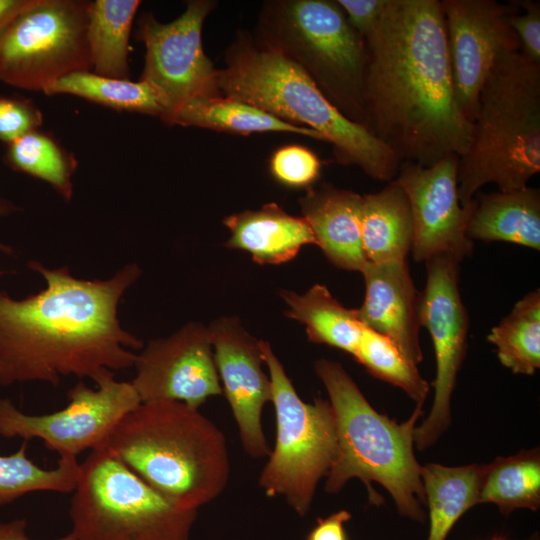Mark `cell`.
<instances>
[{
    "instance_id": "1",
    "label": "cell",
    "mask_w": 540,
    "mask_h": 540,
    "mask_svg": "<svg viewBox=\"0 0 540 540\" xmlns=\"http://www.w3.org/2000/svg\"><path fill=\"white\" fill-rule=\"evenodd\" d=\"M363 39L364 127L401 162L465 154L473 124L456 101L441 1L389 0Z\"/></svg>"
},
{
    "instance_id": "2",
    "label": "cell",
    "mask_w": 540,
    "mask_h": 540,
    "mask_svg": "<svg viewBox=\"0 0 540 540\" xmlns=\"http://www.w3.org/2000/svg\"><path fill=\"white\" fill-rule=\"evenodd\" d=\"M30 269L46 288L23 299L0 290V385L41 381L57 386L62 376L94 379L104 368L134 366L143 342L124 330L117 308L140 268L128 264L107 280L74 277L67 267Z\"/></svg>"
},
{
    "instance_id": "3",
    "label": "cell",
    "mask_w": 540,
    "mask_h": 540,
    "mask_svg": "<svg viewBox=\"0 0 540 540\" xmlns=\"http://www.w3.org/2000/svg\"><path fill=\"white\" fill-rule=\"evenodd\" d=\"M217 71L219 95L238 99L331 143L338 162L355 165L377 181L391 182L397 155L364 126L346 118L292 59L265 40L240 36Z\"/></svg>"
},
{
    "instance_id": "4",
    "label": "cell",
    "mask_w": 540,
    "mask_h": 540,
    "mask_svg": "<svg viewBox=\"0 0 540 540\" xmlns=\"http://www.w3.org/2000/svg\"><path fill=\"white\" fill-rule=\"evenodd\" d=\"M129 469L173 504L198 510L226 488L230 460L223 432L183 402L141 403L105 443Z\"/></svg>"
},
{
    "instance_id": "5",
    "label": "cell",
    "mask_w": 540,
    "mask_h": 540,
    "mask_svg": "<svg viewBox=\"0 0 540 540\" xmlns=\"http://www.w3.org/2000/svg\"><path fill=\"white\" fill-rule=\"evenodd\" d=\"M315 371L327 390L337 433V453L326 475L325 491L336 494L350 479L358 478L370 502L378 505L382 499L372 488V482H377L389 492L401 515L425 520L422 466L414 453L422 406L417 405L406 421L398 423L371 406L340 363L319 359Z\"/></svg>"
},
{
    "instance_id": "6",
    "label": "cell",
    "mask_w": 540,
    "mask_h": 540,
    "mask_svg": "<svg viewBox=\"0 0 540 540\" xmlns=\"http://www.w3.org/2000/svg\"><path fill=\"white\" fill-rule=\"evenodd\" d=\"M540 171V63L521 51L501 54L480 91L468 150L459 157L458 194L470 208L485 184L528 186Z\"/></svg>"
},
{
    "instance_id": "7",
    "label": "cell",
    "mask_w": 540,
    "mask_h": 540,
    "mask_svg": "<svg viewBox=\"0 0 540 540\" xmlns=\"http://www.w3.org/2000/svg\"><path fill=\"white\" fill-rule=\"evenodd\" d=\"M261 22L262 39L297 63L346 118L364 126V39L336 1L270 2Z\"/></svg>"
},
{
    "instance_id": "8",
    "label": "cell",
    "mask_w": 540,
    "mask_h": 540,
    "mask_svg": "<svg viewBox=\"0 0 540 540\" xmlns=\"http://www.w3.org/2000/svg\"><path fill=\"white\" fill-rule=\"evenodd\" d=\"M197 515L163 497L105 445L80 464L69 508L76 540H190Z\"/></svg>"
},
{
    "instance_id": "9",
    "label": "cell",
    "mask_w": 540,
    "mask_h": 540,
    "mask_svg": "<svg viewBox=\"0 0 540 540\" xmlns=\"http://www.w3.org/2000/svg\"><path fill=\"white\" fill-rule=\"evenodd\" d=\"M269 371L276 418L273 450L259 485L269 497L282 496L300 516L310 510L317 485L326 477L337 453V433L328 400L304 402L295 390L271 345L259 340Z\"/></svg>"
},
{
    "instance_id": "10",
    "label": "cell",
    "mask_w": 540,
    "mask_h": 540,
    "mask_svg": "<svg viewBox=\"0 0 540 540\" xmlns=\"http://www.w3.org/2000/svg\"><path fill=\"white\" fill-rule=\"evenodd\" d=\"M90 2L32 0L0 33V81L43 92L63 76L91 71Z\"/></svg>"
},
{
    "instance_id": "11",
    "label": "cell",
    "mask_w": 540,
    "mask_h": 540,
    "mask_svg": "<svg viewBox=\"0 0 540 540\" xmlns=\"http://www.w3.org/2000/svg\"><path fill=\"white\" fill-rule=\"evenodd\" d=\"M93 389L78 382L67 392L68 404L48 414H26L0 397V435L24 441L40 439L60 456L77 457L105 443L118 422L141 404L131 382L117 381L102 369Z\"/></svg>"
},
{
    "instance_id": "12",
    "label": "cell",
    "mask_w": 540,
    "mask_h": 540,
    "mask_svg": "<svg viewBox=\"0 0 540 540\" xmlns=\"http://www.w3.org/2000/svg\"><path fill=\"white\" fill-rule=\"evenodd\" d=\"M427 279L419 296L420 326L431 336L436 378L431 410L414 432L415 447L423 451L437 442L451 422V398L467 350L468 312L459 290V262L448 255L425 262Z\"/></svg>"
},
{
    "instance_id": "13",
    "label": "cell",
    "mask_w": 540,
    "mask_h": 540,
    "mask_svg": "<svg viewBox=\"0 0 540 540\" xmlns=\"http://www.w3.org/2000/svg\"><path fill=\"white\" fill-rule=\"evenodd\" d=\"M208 0L188 2L185 11L169 23H161L151 13L139 19L136 38L146 49L140 80L152 85L171 115L189 100L218 94L217 69L202 46L203 23L214 8Z\"/></svg>"
},
{
    "instance_id": "14",
    "label": "cell",
    "mask_w": 540,
    "mask_h": 540,
    "mask_svg": "<svg viewBox=\"0 0 540 540\" xmlns=\"http://www.w3.org/2000/svg\"><path fill=\"white\" fill-rule=\"evenodd\" d=\"M456 101L473 124L483 84L496 59L521 51L508 18L520 11L515 1H441Z\"/></svg>"
},
{
    "instance_id": "15",
    "label": "cell",
    "mask_w": 540,
    "mask_h": 540,
    "mask_svg": "<svg viewBox=\"0 0 540 540\" xmlns=\"http://www.w3.org/2000/svg\"><path fill=\"white\" fill-rule=\"evenodd\" d=\"M459 156L450 154L432 166L401 162L392 180L406 194L413 218V258L417 262L448 255L460 263L473 251L467 235L470 208L458 194Z\"/></svg>"
},
{
    "instance_id": "16",
    "label": "cell",
    "mask_w": 540,
    "mask_h": 540,
    "mask_svg": "<svg viewBox=\"0 0 540 540\" xmlns=\"http://www.w3.org/2000/svg\"><path fill=\"white\" fill-rule=\"evenodd\" d=\"M131 384L141 403L171 400L199 408L222 394L209 328L189 323L136 354Z\"/></svg>"
},
{
    "instance_id": "17",
    "label": "cell",
    "mask_w": 540,
    "mask_h": 540,
    "mask_svg": "<svg viewBox=\"0 0 540 540\" xmlns=\"http://www.w3.org/2000/svg\"><path fill=\"white\" fill-rule=\"evenodd\" d=\"M214 361L236 421L244 451L253 458L270 453L262 412L271 402L272 390L259 340L251 336L236 317H221L209 327Z\"/></svg>"
},
{
    "instance_id": "18",
    "label": "cell",
    "mask_w": 540,
    "mask_h": 540,
    "mask_svg": "<svg viewBox=\"0 0 540 540\" xmlns=\"http://www.w3.org/2000/svg\"><path fill=\"white\" fill-rule=\"evenodd\" d=\"M361 273L365 298L358 316L364 326L389 338L414 364L422 361L417 291L407 260L375 264L367 262Z\"/></svg>"
},
{
    "instance_id": "19",
    "label": "cell",
    "mask_w": 540,
    "mask_h": 540,
    "mask_svg": "<svg viewBox=\"0 0 540 540\" xmlns=\"http://www.w3.org/2000/svg\"><path fill=\"white\" fill-rule=\"evenodd\" d=\"M362 202V195L329 183L308 187L299 199L316 245L339 269L361 272L367 263L361 241Z\"/></svg>"
},
{
    "instance_id": "20",
    "label": "cell",
    "mask_w": 540,
    "mask_h": 540,
    "mask_svg": "<svg viewBox=\"0 0 540 540\" xmlns=\"http://www.w3.org/2000/svg\"><path fill=\"white\" fill-rule=\"evenodd\" d=\"M223 224L230 232L226 246L249 252L262 265L288 262L303 246L316 245L306 220L288 214L273 202L258 210L229 215Z\"/></svg>"
},
{
    "instance_id": "21",
    "label": "cell",
    "mask_w": 540,
    "mask_h": 540,
    "mask_svg": "<svg viewBox=\"0 0 540 540\" xmlns=\"http://www.w3.org/2000/svg\"><path fill=\"white\" fill-rule=\"evenodd\" d=\"M467 235L472 241H503L539 250L540 190L527 186L478 192L471 204Z\"/></svg>"
},
{
    "instance_id": "22",
    "label": "cell",
    "mask_w": 540,
    "mask_h": 540,
    "mask_svg": "<svg viewBox=\"0 0 540 540\" xmlns=\"http://www.w3.org/2000/svg\"><path fill=\"white\" fill-rule=\"evenodd\" d=\"M414 226L410 204L394 182L363 196L361 241L367 262L404 261L412 250Z\"/></svg>"
},
{
    "instance_id": "23",
    "label": "cell",
    "mask_w": 540,
    "mask_h": 540,
    "mask_svg": "<svg viewBox=\"0 0 540 540\" xmlns=\"http://www.w3.org/2000/svg\"><path fill=\"white\" fill-rule=\"evenodd\" d=\"M166 124L242 135L293 133L325 141L321 134L312 129L291 124L251 104L219 94L189 100L171 115Z\"/></svg>"
},
{
    "instance_id": "24",
    "label": "cell",
    "mask_w": 540,
    "mask_h": 540,
    "mask_svg": "<svg viewBox=\"0 0 540 540\" xmlns=\"http://www.w3.org/2000/svg\"><path fill=\"white\" fill-rule=\"evenodd\" d=\"M288 306L286 316L306 327L311 342L325 344L354 355L364 324L357 308L340 304L324 285L316 284L304 294L282 291Z\"/></svg>"
},
{
    "instance_id": "25",
    "label": "cell",
    "mask_w": 540,
    "mask_h": 540,
    "mask_svg": "<svg viewBox=\"0 0 540 540\" xmlns=\"http://www.w3.org/2000/svg\"><path fill=\"white\" fill-rule=\"evenodd\" d=\"M482 464L450 467L437 463L422 466L421 478L428 507L427 540H446L456 522L479 504Z\"/></svg>"
},
{
    "instance_id": "26",
    "label": "cell",
    "mask_w": 540,
    "mask_h": 540,
    "mask_svg": "<svg viewBox=\"0 0 540 540\" xmlns=\"http://www.w3.org/2000/svg\"><path fill=\"white\" fill-rule=\"evenodd\" d=\"M139 0L91 1L87 39L91 72L96 75L129 80L130 35Z\"/></svg>"
},
{
    "instance_id": "27",
    "label": "cell",
    "mask_w": 540,
    "mask_h": 540,
    "mask_svg": "<svg viewBox=\"0 0 540 540\" xmlns=\"http://www.w3.org/2000/svg\"><path fill=\"white\" fill-rule=\"evenodd\" d=\"M479 503L495 504L508 515L519 508L536 511L540 507L539 448L497 457L482 464Z\"/></svg>"
},
{
    "instance_id": "28",
    "label": "cell",
    "mask_w": 540,
    "mask_h": 540,
    "mask_svg": "<svg viewBox=\"0 0 540 540\" xmlns=\"http://www.w3.org/2000/svg\"><path fill=\"white\" fill-rule=\"evenodd\" d=\"M46 95L69 94L118 111L160 117L167 115L161 94L149 83L99 76L91 71L74 72L45 87Z\"/></svg>"
},
{
    "instance_id": "29",
    "label": "cell",
    "mask_w": 540,
    "mask_h": 540,
    "mask_svg": "<svg viewBox=\"0 0 540 540\" xmlns=\"http://www.w3.org/2000/svg\"><path fill=\"white\" fill-rule=\"evenodd\" d=\"M487 340L496 347L503 366L514 374L533 375L540 367V291L527 293Z\"/></svg>"
},
{
    "instance_id": "30",
    "label": "cell",
    "mask_w": 540,
    "mask_h": 540,
    "mask_svg": "<svg viewBox=\"0 0 540 540\" xmlns=\"http://www.w3.org/2000/svg\"><path fill=\"white\" fill-rule=\"evenodd\" d=\"M4 161L15 171L47 182L66 201L71 199L77 161L51 134L36 129L7 144Z\"/></svg>"
},
{
    "instance_id": "31",
    "label": "cell",
    "mask_w": 540,
    "mask_h": 540,
    "mask_svg": "<svg viewBox=\"0 0 540 540\" xmlns=\"http://www.w3.org/2000/svg\"><path fill=\"white\" fill-rule=\"evenodd\" d=\"M27 441L10 455H0V506L28 493H70L75 489L80 463L77 457L60 456L57 466L43 469L27 457Z\"/></svg>"
},
{
    "instance_id": "32",
    "label": "cell",
    "mask_w": 540,
    "mask_h": 540,
    "mask_svg": "<svg viewBox=\"0 0 540 540\" xmlns=\"http://www.w3.org/2000/svg\"><path fill=\"white\" fill-rule=\"evenodd\" d=\"M353 357L372 376L399 387L418 406H423L429 384L417 365L408 360L389 338L365 326Z\"/></svg>"
},
{
    "instance_id": "33",
    "label": "cell",
    "mask_w": 540,
    "mask_h": 540,
    "mask_svg": "<svg viewBox=\"0 0 540 540\" xmlns=\"http://www.w3.org/2000/svg\"><path fill=\"white\" fill-rule=\"evenodd\" d=\"M269 164L274 178L289 187L308 188L320 176L319 158L300 145H287L277 149Z\"/></svg>"
},
{
    "instance_id": "34",
    "label": "cell",
    "mask_w": 540,
    "mask_h": 540,
    "mask_svg": "<svg viewBox=\"0 0 540 540\" xmlns=\"http://www.w3.org/2000/svg\"><path fill=\"white\" fill-rule=\"evenodd\" d=\"M43 115L27 98L0 95V141L9 144L38 129Z\"/></svg>"
},
{
    "instance_id": "35",
    "label": "cell",
    "mask_w": 540,
    "mask_h": 540,
    "mask_svg": "<svg viewBox=\"0 0 540 540\" xmlns=\"http://www.w3.org/2000/svg\"><path fill=\"white\" fill-rule=\"evenodd\" d=\"M515 2L520 11L508 18L509 26L519 40L521 52L540 63V3L531 0Z\"/></svg>"
},
{
    "instance_id": "36",
    "label": "cell",
    "mask_w": 540,
    "mask_h": 540,
    "mask_svg": "<svg viewBox=\"0 0 540 540\" xmlns=\"http://www.w3.org/2000/svg\"><path fill=\"white\" fill-rule=\"evenodd\" d=\"M351 27L364 38L375 26L389 0H337Z\"/></svg>"
},
{
    "instance_id": "37",
    "label": "cell",
    "mask_w": 540,
    "mask_h": 540,
    "mask_svg": "<svg viewBox=\"0 0 540 540\" xmlns=\"http://www.w3.org/2000/svg\"><path fill=\"white\" fill-rule=\"evenodd\" d=\"M351 517L347 510H340L326 518H318L305 540H348L345 523Z\"/></svg>"
},
{
    "instance_id": "38",
    "label": "cell",
    "mask_w": 540,
    "mask_h": 540,
    "mask_svg": "<svg viewBox=\"0 0 540 540\" xmlns=\"http://www.w3.org/2000/svg\"><path fill=\"white\" fill-rule=\"evenodd\" d=\"M27 522L25 519H15L10 522L0 521V540H31L26 534ZM55 540H76L70 533Z\"/></svg>"
},
{
    "instance_id": "39",
    "label": "cell",
    "mask_w": 540,
    "mask_h": 540,
    "mask_svg": "<svg viewBox=\"0 0 540 540\" xmlns=\"http://www.w3.org/2000/svg\"><path fill=\"white\" fill-rule=\"evenodd\" d=\"M32 0H0V33Z\"/></svg>"
},
{
    "instance_id": "40",
    "label": "cell",
    "mask_w": 540,
    "mask_h": 540,
    "mask_svg": "<svg viewBox=\"0 0 540 540\" xmlns=\"http://www.w3.org/2000/svg\"><path fill=\"white\" fill-rule=\"evenodd\" d=\"M15 206L4 198L0 197V215L11 213L15 210ZM0 250L7 254H12V249L7 245L0 243Z\"/></svg>"
},
{
    "instance_id": "41",
    "label": "cell",
    "mask_w": 540,
    "mask_h": 540,
    "mask_svg": "<svg viewBox=\"0 0 540 540\" xmlns=\"http://www.w3.org/2000/svg\"><path fill=\"white\" fill-rule=\"evenodd\" d=\"M489 540H506V539L503 538V537H500V536H494L493 538H491Z\"/></svg>"
},
{
    "instance_id": "42",
    "label": "cell",
    "mask_w": 540,
    "mask_h": 540,
    "mask_svg": "<svg viewBox=\"0 0 540 540\" xmlns=\"http://www.w3.org/2000/svg\"><path fill=\"white\" fill-rule=\"evenodd\" d=\"M529 540H538V536L536 534L532 535Z\"/></svg>"
},
{
    "instance_id": "43",
    "label": "cell",
    "mask_w": 540,
    "mask_h": 540,
    "mask_svg": "<svg viewBox=\"0 0 540 540\" xmlns=\"http://www.w3.org/2000/svg\"><path fill=\"white\" fill-rule=\"evenodd\" d=\"M4 274V272L0 269V277Z\"/></svg>"
}]
</instances>
